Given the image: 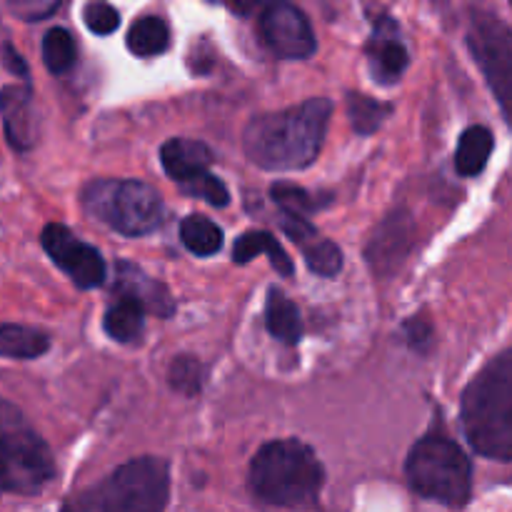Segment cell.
Instances as JSON below:
<instances>
[{"mask_svg": "<svg viewBox=\"0 0 512 512\" xmlns=\"http://www.w3.org/2000/svg\"><path fill=\"white\" fill-rule=\"evenodd\" d=\"M40 243H43L50 260H53L78 288H98L105 280V260L103 255H100V250H95L93 245L75 238L65 225H45L43 233H40Z\"/></svg>", "mask_w": 512, "mask_h": 512, "instance_id": "obj_9", "label": "cell"}, {"mask_svg": "<svg viewBox=\"0 0 512 512\" xmlns=\"http://www.w3.org/2000/svg\"><path fill=\"white\" fill-rule=\"evenodd\" d=\"M260 35L270 53L283 60L310 58L318 48V40L303 10L283 0H275L265 8L260 18Z\"/></svg>", "mask_w": 512, "mask_h": 512, "instance_id": "obj_10", "label": "cell"}, {"mask_svg": "<svg viewBox=\"0 0 512 512\" xmlns=\"http://www.w3.org/2000/svg\"><path fill=\"white\" fill-rule=\"evenodd\" d=\"M180 190L185 195H193V198H203L205 203H210L213 208H225L230 203V193L225 188V183L220 178H215L213 173L203 170V173L193 175V178L178 183Z\"/></svg>", "mask_w": 512, "mask_h": 512, "instance_id": "obj_26", "label": "cell"}, {"mask_svg": "<svg viewBox=\"0 0 512 512\" xmlns=\"http://www.w3.org/2000/svg\"><path fill=\"white\" fill-rule=\"evenodd\" d=\"M83 20L88 25L90 33L95 35H110L118 30L120 25V13L105 0H90L83 8Z\"/></svg>", "mask_w": 512, "mask_h": 512, "instance_id": "obj_28", "label": "cell"}, {"mask_svg": "<svg viewBox=\"0 0 512 512\" xmlns=\"http://www.w3.org/2000/svg\"><path fill=\"white\" fill-rule=\"evenodd\" d=\"M258 255H268L270 263H273V268L278 270L280 275H293V260H290V255L285 253L283 245H280L270 233H265V230H248L243 238L235 240V263L245 265L253 258H258Z\"/></svg>", "mask_w": 512, "mask_h": 512, "instance_id": "obj_18", "label": "cell"}, {"mask_svg": "<svg viewBox=\"0 0 512 512\" xmlns=\"http://www.w3.org/2000/svg\"><path fill=\"white\" fill-rule=\"evenodd\" d=\"M510 3H512V0H510Z\"/></svg>", "mask_w": 512, "mask_h": 512, "instance_id": "obj_35", "label": "cell"}, {"mask_svg": "<svg viewBox=\"0 0 512 512\" xmlns=\"http://www.w3.org/2000/svg\"><path fill=\"white\" fill-rule=\"evenodd\" d=\"M115 293L120 295H133L140 303L145 305V310L153 315H173L175 303L170 298L168 288L158 280L148 278L140 268L130 263H118V280H115Z\"/></svg>", "mask_w": 512, "mask_h": 512, "instance_id": "obj_14", "label": "cell"}, {"mask_svg": "<svg viewBox=\"0 0 512 512\" xmlns=\"http://www.w3.org/2000/svg\"><path fill=\"white\" fill-rule=\"evenodd\" d=\"M3 448V490L10 495H35L55 478V460L45 440L35 433L13 403L5 400L0 415Z\"/></svg>", "mask_w": 512, "mask_h": 512, "instance_id": "obj_6", "label": "cell"}, {"mask_svg": "<svg viewBox=\"0 0 512 512\" xmlns=\"http://www.w3.org/2000/svg\"><path fill=\"white\" fill-rule=\"evenodd\" d=\"M305 250V263L313 270L315 275H323V278H335L343 268V250L338 248L330 240H323L315 235L313 240L303 243Z\"/></svg>", "mask_w": 512, "mask_h": 512, "instance_id": "obj_25", "label": "cell"}, {"mask_svg": "<svg viewBox=\"0 0 512 512\" xmlns=\"http://www.w3.org/2000/svg\"><path fill=\"white\" fill-rule=\"evenodd\" d=\"M365 55H368V65L375 83L395 85L403 78L405 68L410 63V55L403 38H400L398 23L393 18L383 15V18L375 20L373 35H370L368 45H365Z\"/></svg>", "mask_w": 512, "mask_h": 512, "instance_id": "obj_11", "label": "cell"}, {"mask_svg": "<svg viewBox=\"0 0 512 512\" xmlns=\"http://www.w3.org/2000/svg\"><path fill=\"white\" fill-rule=\"evenodd\" d=\"M460 418L475 453L512 460V350L495 358L465 388Z\"/></svg>", "mask_w": 512, "mask_h": 512, "instance_id": "obj_2", "label": "cell"}, {"mask_svg": "<svg viewBox=\"0 0 512 512\" xmlns=\"http://www.w3.org/2000/svg\"><path fill=\"white\" fill-rule=\"evenodd\" d=\"M208 3H218V0H208Z\"/></svg>", "mask_w": 512, "mask_h": 512, "instance_id": "obj_34", "label": "cell"}, {"mask_svg": "<svg viewBox=\"0 0 512 512\" xmlns=\"http://www.w3.org/2000/svg\"><path fill=\"white\" fill-rule=\"evenodd\" d=\"M390 113H393V105L380 103V100H373L368 98V95H360V93L348 95V115L355 133L360 135L375 133V130L390 118Z\"/></svg>", "mask_w": 512, "mask_h": 512, "instance_id": "obj_24", "label": "cell"}, {"mask_svg": "<svg viewBox=\"0 0 512 512\" xmlns=\"http://www.w3.org/2000/svg\"><path fill=\"white\" fill-rule=\"evenodd\" d=\"M493 133L485 125H470L463 135H460L458 153H455V170L465 178L483 173L488 165L490 155H493Z\"/></svg>", "mask_w": 512, "mask_h": 512, "instance_id": "obj_19", "label": "cell"}, {"mask_svg": "<svg viewBox=\"0 0 512 512\" xmlns=\"http://www.w3.org/2000/svg\"><path fill=\"white\" fill-rule=\"evenodd\" d=\"M265 328L283 345H298L303 340V320L300 310L283 290L270 288L265 300Z\"/></svg>", "mask_w": 512, "mask_h": 512, "instance_id": "obj_16", "label": "cell"}, {"mask_svg": "<svg viewBox=\"0 0 512 512\" xmlns=\"http://www.w3.org/2000/svg\"><path fill=\"white\" fill-rule=\"evenodd\" d=\"M405 330H408V338H410V343L415 345V348H423L425 340L430 338V328L420 318L408 320V323H405Z\"/></svg>", "mask_w": 512, "mask_h": 512, "instance_id": "obj_32", "label": "cell"}, {"mask_svg": "<svg viewBox=\"0 0 512 512\" xmlns=\"http://www.w3.org/2000/svg\"><path fill=\"white\" fill-rule=\"evenodd\" d=\"M410 240H413V223L405 213H395L380 225V230L375 233L373 243L368 245V260L373 263L375 270H388L398 268L400 260L405 258L410 248Z\"/></svg>", "mask_w": 512, "mask_h": 512, "instance_id": "obj_13", "label": "cell"}, {"mask_svg": "<svg viewBox=\"0 0 512 512\" xmlns=\"http://www.w3.org/2000/svg\"><path fill=\"white\" fill-rule=\"evenodd\" d=\"M325 470L318 455L300 440H273L250 463V493L275 508H300L318 498Z\"/></svg>", "mask_w": 512, "mask_h": 512, "instance_id": "obj_3", "label": "cell"}, {"mask_svg": "<svg viewBox=\"0 0 512 512\" xmlns=\"http://www.w3.org/2000/svg\"><path fill=\"white\" fill-rule=\"evenodd\" d=\"M83 205L120 235L138 238L163 223V200L140 180H95L85 185Z\"/></svg>", "mask_w": 512, "mask_h": 512, "instance_id": "obj_7", "label": "cell"}, {"mask_svg": "<svg viewBox=\"0 0 512 512\" xmlns=\"http://www.w3.org/2000/svg\"><path fill=\"white\" fill-rule=\"evenodd\" d=\"M3 65H5V70H8V73H13V75H18V78L28 80V65H25V60L20 58L18 53H15L13 45H10V43L3 45Z\"/></svg>", "mask_w": 512, "mask_h": 512, "instance_id": "obj_31", "label": "cell"}, {"mask_svg": "<svg viewBox=\"0 0 512 512\" xmlns=\"http://www.w3.org/2000/svg\"><path fill=\"white\" fill-rule=\"evenodd\" d=\"M170 473L160 458H138L120 465L108 480L75 495L68 510L85 512H158L168 505Z\"/></svg>", "mask_w": 512, "mask_h": 512, "instance_id": "obj_4", "label": "cell"}, {"mask_svg": "<svg viewBox=\"0 0 512 512\" xmlns=\"http://www.w3.org/2000/svg\"><path fill=\"white\" fill-rule=\"evenodd\" d=\"M468 45L512 125V30L493 15L475 13Z\"/></svg>", "mask_w": 512, "mask_h": 512, "instance_id": "obj_8", "label": "cell"}, {"mask_svg": "<svg viewBox=\"0 0 512 512\" xmlns=\"http://www.w3.org/2000/svg\"><path fill=\"white\" fill-rule=\"evenodd\" d=\"M213 160L215 158L208 145L198 143V140L173 138L160 148V163H163L168 178H173L175 183H183V180L193 178L203 170H210Z\"/></svg>", "mask_w": 512, "mask_h": 512, "instance_id": "obj_15", "label": "cell"}, {"mask_svg": "<svg viewBox=\"0 0 512 512\" xmlns=\"http://www.w3.org/2000/svg\"><path fill=\"white\" fill-rule=\"evenodd\" d=\"M145 305L133 295H120L103 315V330L115 343H135L143 333Z\"/></svg>", "mask_w": 512, "mask_h": 512, "instance_id": "obj_17", "label": "cell"}, {"mask_svg": "<svg viewBox=\"0 0 512 512\" xmlns=\"http://www.w3.org/2000/svg\"><path fill=\"white\" fill-rule=\"evenodd\" d=\"M78 60V45L65 28H50L43 35V63L50 73L63 75Z\"/></svg>", "mask_w": 512, "mask_h": 512, "instance_id": "obj_23", "label": "cell"}, {"mask_svg": "<svg viewBox=\"0 0 512 512\" xmlns=\"http://www.w3.org/2000/svg\"><path fill=\"white\" fill-rule=\"evenodd\" d=\"M270 195H273V200L280 205L283 213L303 215L305 218V215L315 213L320 208V200H315L308 190L293 183H275L270 188Z\"/></svg>", "mask_w": 512, "mask_h": 512, "instance_id": "obj_27", "label": "cell"}, {"mask_svg": "<svg viewBox=\"0 0 512 512\" xmlns=\"http://www.w3.org/2000/svg\"><path fill=\"white\" fill-rule=\"evenodd\" d=\"M180 240L190 253L208 258L223 248V230L205 215H188L180 223Z\"/></svg>", "mask_w": 512, "mask_h": 512, "instance_id": "obj_22", "label": "cell"}, {"mask_svg": "<svg viewBox=\"0 0 512 512\" xmlns=\"http://www.w3.org/2000/svg\"><path fill=\"white\" fill-rule=\"evenodd\" d=\"M333 103L313 98L280 113L255 115L243 133L245 155L265 170L308 168L325 143Z\"/></svg>", "mask_w": 512, "mask_h": 512, "instance_id": "obj_1", "label": "cell"}, {"mask_svg": "<svg viewBox=\"0 0 512 512\" xmlns=\"http://www.w3.org/2000/svg\"><path fill=\"white\" fill-rule=\"evenodd\" d=\"M50 338L43 330L25 328V325H3L0 328V353L5 358L33 360L48 353Z\"/></svg>", "mask_w": 512, "mask_h": 512, "instance_id": "obj_21", "label": "cell"}, {"mask_svg": "<svg viewBox=\"0 0 512 512\" xmlns=\"http://www.w3.org/2000/svg\"><path fill=\"white\" fill-rule=\"evenodd\" d=\"M405 478L415 495L448 508H463L473 490V468L458 443L428 435L413 445L405 460Z\"/></svg>", "mask_w": 512, "mask_h": 512, "instance_id": "obj_5", "label": "cell"}, {"mask_svg": "<svg viewBox=\"0 0 512 512\" xmlns=\"http://www.w3.org/2000/svg\"><path fill=\"white\" fill-rule=\"evenodd\" d=\"M170 385L185 395H198L203 388V375H200V363L195 358H175L170 365Z\"/></svg>", "mask_w": 512, "mask_h": 512, "instance_id": "obj_29", "label": "cell"}, {"mask_svg": "<svg viewBox=\"0 0 512 512\" xmlns=\"http://www.w3.org/2000/svg\"><path fill=\"white\" fill-rule=\"evenodd\" d=\"M170 48V28L158 15L138 18L128 30V50L138 58H153Z\"/></svg>", "mask_w": 512, "mask_h": 512, "instance_id": "obj_20", "label": "cell"}, {"mask_svg": "<svg viewBox=\"0 0 512 512\" xmlns=\"http://www.w3.org/2000/svg\"><path fill=\"white\" fill-rule=\"evenodd\" d=\"M10 10H13L15 18L28 20V23H35V20H43L48 15L55 13V8L60 5V0H8Z\"/></svg>", "mask_w": 512, "mask_h": 512, "instance_id": "obj_30", "label": "cell"}, {"mask_svg": "<svg viewBox=\"0 0 512 512\" xmlns=\"http://www.w3.org/2000/svg\"><path fill=\"white\" fill-rule=\"evenodd\" d=\"M3 128L5 138L15 150L33 148L38 140V118H35L30 85H5L3 88Z\"/></svg>", "mask_w": 512, "mask_h": 512, "instance_id": "obj_12", "label": "cell"}, {"mask_svg": "<svg viewBox=\"0 0 512 512\" xmlns=\"http://www.w3.org/2000/svg\"><path fill=\"white\" fill-rule=\"evenodd\" d=\"M235 3H238L243 10H250V8H258V5L270 3V0H235Z\"/></svg>", "mask_w": 512, "mask_h": 512, "instance_id": "obj_33", "label": "cell"}]
</instances>
